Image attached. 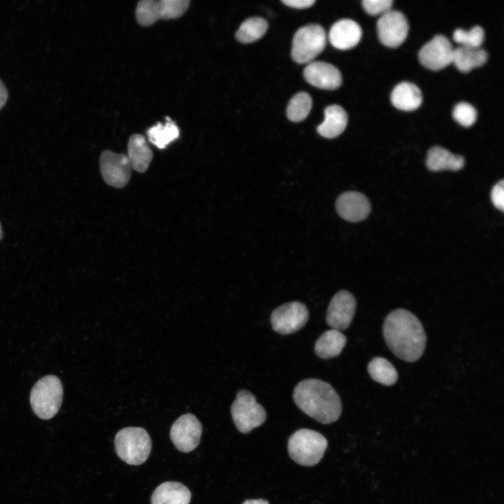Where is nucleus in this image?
Instances as JSON below:
<instances>
[{
  "label": "nucleus",
  "mask_w": 504,
  "mask_h": 504,
  "mask_svg": "<svg viewBox=\"0 0 504 504\" xmlns=\"http://www.w3.org/2000/svg\"><path fill=\"white\" fill-rule=\"evenodd\" d=\"M383 335L390 350L399 358L414 362L423 355L426 335L419 319L412 312L398 309L384 321Z\"/></svg>",
  "instance_id": "1"
},
{
  "label": "nucleus",
  "mask_w": 504,
  "mask_h": 504,
  "mask_svg": "<svg viewBox=\"0 0 504 504\" xmlns=\"http://www.w3.org/2000/svg\"><path fill=\"white\" fill-rule=\"evenodd\" d=\"M296 405L316 421L329 424L340 416L341 399L328 383L318 379H306L299 382L293 393Z\"/></svg>",
  "instance_id": "2"
},
{
  "label": "nucleus",
  "mask_w": 504,
  "mask_h": 504,
  "mask_svg": "<svg viewBox=\"0 0 504 504\" xmlns=\"http://www.w3.org/2000/svg\"><path fill=\"white\" fill-rule=\"evenodd\" d=\"M327 447L328 441L322 434L307 428L298 430L288 441L290 457L304 466H314L319 463Z\"/></svg>",
  "instance_id": "3"
},
{
  "label": "nucleus",
  "mask_w": 504,
  "mask_h": 504,
  "mask_svg": "<svg viewBox=\"0 0 504 504\" xmlns=\"http://www.w3.org/2000/svg\"><path fill=\"white\" fill-rule=\"evenodd\" d=\"M63 397V388L59 379L47 375L39 379L30 393V404L33 412L40 419L52 418L59 411Z\"/></svg>",
  "instance_id": "4"
},
{
  "label": "nucleus",
  "mask_w": 504,
  "mask_h": 504,
  "mask_svg": "<svg viewBox=\"0 0 504 504\" xmlns=\"http://www.w3.org/2000/svg\"><path fill=\"white\" fill-rule=\"evenodd\" d=\"M151 440L148 432L141 427H127L120 430L115 438L118 457L130 465H140L149 456Z\"/></svg>",
  "instance_id": "5"
},
{
  "label": "nucleus",
  "mask_w": 504,
  "mask_h": 504,
  "mask_svg": "<svg viewBox=\"0 0 504 504\" xmlns=\"http://www.w3.org/2000/svg\"><path fill=\"white\" fill-rule=\"evenodd\" d=\"M230 412L236 428L241 433L259 427L267 416L264 407L256 401L254 395L246 390L237 393Z\"/></svg>",
  "instance_id": "6"
},
{
  "label": "nucleus",
  "mask_w": 504,
  "mask_h": 504,
  "mask_svg": "<svg viewBox=\"0 0 504 504\" xmlns=\"http://www.w3.org/2000/svg\"><path fill=\"white\" fill-rule=\"evenodd\" d=\"M326 34L318 24L300 27L293 39L291 56L299 64L310 63L325 48Z\"/></svg>",
  "instance_id": "7"
},
{
  "label": "nucleus",
  "mask_w": 504,
  "mask_h": 504,
  "mask_svg": "<svg viewBox=\"0 0 504 504\" xmlns=\"http://www.w3.org/2000/svg\"><path fill=\"white\" fill-rule=\"evenodd\" d=\"M309 311L303 303L294 301L276 308L271 314L273 330L281 335L294 333L307 323Z\"/></svg>",
  "instance_id": "8"
},
{
  "label": "nucleus",
  "mask_w": 504,
  "mask_h": 504,
  "mask_svg": "<svg viewBox=\"0 0 504 504\" xmlns=\"http://www.w3.org/2000/svg\"><path fill=\"white\" fill-rule=\"evenodd\" d=\"M409 24L406 17L400 11L390 10L377 20V31L379 41L385 46L397 48L407 38Z\"/></svg>",
  "instance_id": "9"
},
{
  "label": "nucleus",
  "mask_w": 504,
  "mask_h": 504,
  "mask_svg": "<svg viewBox=\"0 0 504 504\" xmlns=\"http://www.w3.org/2000/svg\"><path fill=\"white\" fill-rule=\"evenodd\" d=\"M202 426L192 414L181 415L172 426L170 438L176 449L182 452H190L200 444Z\"/></svg>",
  "instance_id": "10"
},
{
  "label": "nucleus",
  "mask_w": 504,
  "mask_h": 504,
  "mask_svg": "<svg viewBox=\"0 0 504 504\" xmlns=\"http://www.w3.org/2000/svg\"><path fill=\"white\" fill-rule=\"evenodd\" d=\"M453 54L451 42L446 36L438 34L422 46L418 57L424 67L439 71L452 63Z\"/></svg>",
  "instance_id": "11"
},
{
  "label": "nucleus",
  "mask_w": 504,
  "mask_h": 504,
  "mask_svg": "<svg viewBox=\"0 0 504 504\" xmlns=\"http://www.w3.org/2000/svg\"><path fill=\"white\" fill-rule=\"evenodd\" d=\"M99 167L104 181L115 188H122L130 181L132 167L126 155L104 150L100 156Z\"/></svg>",
  "instance_id": "12"
},
{
  "label": "nucleus",
  "mask_w": 504,
  "mask_h": 504,
  "mask_svg": "<svg viewBox=\"0 0 504 504\" xmlns=\"http://www.w3.org/2000/svg\"><path fill=\"white\" fill-rule=\"evenodd\" d=\"M356 301L347 290L337 292L332 298L326 314V323L332 329L342 330L348 328L353 320Z\"/></svg>",
  "instance_id": "13"
},
{
  "label": "nucleus",
  "mask_w": 504,
  "mask_h": 504,
  "mask_svg": "<svg viewBox=\"0 0 504 504\" xmlns=\"http://www.w3.org/2000/svg\"><path fill=\"white\" fill-rule=\"evenodd\" d=\"M335 206L339 216L349 222L361 221L370 211L368 199L363 194L356 191H347L340 195Z\"/></svg>",
  "instance_id": "14"
},
{
  "label": "nucleus",
  "mask_w": 504,
  "mask_h": 504,
  "mask_svg": "<svg viewBox=\"0 0 504 504\" xmlns=\"http://www.w3.org/2000/svg\"><path fill=\"white\" fill-rule=\"evenodd\" d=\"M303 75L309 84L323 90L337 89L342 82L339 69L325 62H310L305 67Z\"/></svg>",
  "instance_id": "15"
},
{
  "label": "nucleus",
  "mask_w": 504,
  "mask_h": 504,
  "mask_svg": "<svg viewBox=\"0 0 504 504\" xmlns=\"http://www.w3.org/2000/svg\"><path fill=\"white\" fill-rule=\"evenodd\" d=\"M362 36L360 25L350 19H342L330 28L328 38L330 43L339 50H349L355 47Z\"/></svg>",
  "instance_id": "16"
},
{
  "label": "nucleus",
  "mask_w": 504,
  "mask_h": 504,
  "mask_svg": "<svg viewBox=\"0 0 504 504\" xmlns=\"http://www.w3.org/2000/svg\"><path fill=\"white\" fill-rule=\"evenodd\" d=\"M190 490L177 482H165L159 485L151 496V504H189Z\"/></svg>",
  "instance_id": "17"
},
{
  "label": "nucleus",
  "mask_w": 504,
  "mask_h": 504,
  "mask_svg": "<svg viewBox=\"0 0 504 504\" xmlns=\"http://www.w3.org/2000/svg\"><path fill=\"white\" fill-rule=\"evenodd\" d=\"M127 158L132 168L145 172L152 161L153 152L145 137L139 134L132 135L127 145Z\"/></svg>",
  "instance_id": "18"
},
{
  "label": "nucleus",
  "mask_w": 504,
  "mask_h": 504,
  "mask_svg": "<svg viewBox=\"0 0 504 504\" xmlns=\"http://www.w3.org/2000/svg\"><path fill=\"white\" fill-rule=\"evenodd\" d=\"M392 104L399 110L412 111L418 108L422 103L421 90L409 82L398 83L391 94Z\"/></svg>",
  "instance_id": "19"
},
{
  "label": "nucleus",
  "mask_w": 504,
  "mask_h": 504,
  "mask_svg": "<svg viewBox=\"0 0 504 504\" xmlns=\"http://www.w3.org/2000/svg\"><path fill=\"white\" fill-rule=\"evenodd\" d=\"M323 122L317 127L318 133L327 139H333L345 130L348 118L344 109L339 105L328 106L324 111Z\"/></svg>",
  "instance_id": "20"
},
{
  "label": "nucleus",
  "mask_w": 504,
  "mask_h": 504,
  "mask_svg": "<svg viewBox=\"0 0 504 504\" xmlns=\"http://www.w3.org/2000/svg\"><path fill=\"white\" fill-rule=\"evenodd\" d=\"M464 158L440 146L432 147L427 153L426 166L432 172L458 171L464 166Z\"/></svg>",
  "instance_id": "21"
},
{
  "label": "nucleus",
  "mask_w": 504,
  "mask_h": 504,
  "mask_svg": "<svg viewBox=\"0 0 504 504\" xmlns=\"http://www.w3.org/2000/svg\"><path fill=\"white\" fill-rule=\"evenodd\" d=\"M346 343L345 335L341 331L332 328L318 337L314 345V351L323 359L334 358L340 355Z\"/></svg>",
  "instance_id": "22"
},
{
  "label": "nucleus",
  "mask_w": 504,
  "mask_h": 504,
  "mask_svg": "<svg viewBox=\"0 0 504 504\" xmlns=\"http://www.w3.org/2000/svg\"><path fill=\"white\" fill-rule=\"evenodd\" d=\"M488 55L481 48L459 46L454 49L452 63L458 70L467 73L482 66L487 60Z\"/></svg>",
  "instance_id": "23"
},
{
  "label": "nucleus",
  "mask_w": 504,
  "mask_h": 504,
  "mask_svg": "<svg viewBox=\"0 0 504 504\" xmlns=\"http://www.w3.org/2000/svg\"><path fill=\"white\" fill-rule=\"evenodd\" d=\"M149 141L160 149H163L168 144L178 139L179 129L178 126L167 118L164 124L158 123L147 131Z\"/></svg>",
  "instance_id": "24"
},
{
  "label": "nucleus",
  "mask_w": 504,
  "mask_h": 504,
  "mask_svg": "<svg viewBox=\"0 0 504 504\" xmlns=\"http://www.w3.org/2000/svg\"><path fill=\"white\" fill-rule=\"evenodd\" d=\"M368 370L373 380L383 385L391 386L398 378L395 367L382 357H374L369 363Z\"/></svg>",
  "instance_id": "25"
},
{
  "label": "nucleus",
  "mask_w": 504,
  "mask_h": 504,
  "mask_svg": "<svg viewBox=\"0 0 504 504\" xmlns=\"http://www.w3.org/2000/svg\"><path fill=\"white\" fill-rule=\"evenodd\" d=\"M268 27L267 21L260 17L246 20L236 32L237 39L243 43H249L260 39Z\"/></svg>",
  "instance_id": "26"
},
{
  "label": "nucleus",
  "mask_w": 504,
  "mask_h": 504,
  "mask_svg": "<svg viewBox=\"0 0 504 504\" xmlns=\"http://www.w3.org/2000/svg\"><path fill=\"white\" fill-rule=\"evenodd\" d=\"M188 0H160L155 1V13L157 20L176 19L188 10Z\"/></svg>",
  "instance_id": "27"
},
{
  "label": "nucleus",
  "mask_w": 504,
  "mask_h": 504,
  "mask_svg": "<svg viewBox=\"0 0 504 504\" xmlns=\"http://www.w3.org/2000/svg\"><path fill=\"white\" fill-rule=\"evenodd\" d=\"M312 106L310 95L307 92H299L290 100L286 109L287 116L293 122H300L307 117Z\"/></svg>",
  "instance_id": "28"
},
{
  "label": "nucleus",
  "mask_w": 504,
  "mask_h": 504,
  "mask_svg": "<svg viewBox=\"0 0 504 504\" xmlns=\"http://www.w3.org/2000/svg\"><path fill=\"white\" fill-rule=\"evenodd\" d=\"M454 40L461 46L480 48L484 39V31L479 26H475L470 30L457 29L453 34Z\"/></svg>",
  "instance_id": "29"
},
{
  "label": "nucleus",
  "mask_w": 504,
  "mask_h": 504,
  "mask_svg": "<svg viewBox=\"0 0 504 504\" xmlns=\"http://www.w3.org/2000/svg\"><path fill=\"white\" fill-rule=\"evenodd\" d=\"M452 115L461 125L468 127L475 122L477 113L471 104L467 102H460L454 108Z\"/></svg>",
  "instance_id": "30"
},
{
  "label": "nucleus",
  "mask_w": 504,
  "mask_h": 504,
  "mask_svg": "<svg viewBox=\"0 0 504 504\" xmlns=\"http://www.w3.org/2000/svg\"><path fill=\"white\" fill-rule=\"evenodd\" d=\"M362 5L365 10L370 15H383L393 5L391 0H363Z\"/></svg>",
  "instance_id": "31"
},
{
  "label": "nucleus",
  "mask_w": 504,
  "mask_h": 504,
  "mask_svg": "<svg viewBox=\"0 0 504 504\" xmlns=\"http://www.w3.org/2000/svg\"><path fill=\"white\" fill-rule=\"evenodd\" d=\"M491 200L493 204L500 211L504 210V181L498 182L491 192Z\"/></svg>",
  "instance_id": "32"
},
{
  "label": "nucleus",
  "mask_w": 504,
  "mask_h": 504,
  "mask_svg": "<svg viewBox=\"0 0 504 504\" xmlns=\"http://www.w3.org/2000/svg\"><path fill=\"white\" fill-rule=\"evenodd\" d=\"M281 2L292 8H307L311 7L314 3V0H282Z\"/></svg>",
  "instance_id": "33"
},
{
  "label": "nucleus",
  "mask_w": 504,
  "mask_h": 504,
  "mask_svg": "<svg viewBox=\"0 0 504 504\" xmlns=\"http://www.w3.org/2000/svg\"><path fill=\"white\" fill-rule=\"evenodd\" d=\"M8 97L6 88L1 80H0V109L6 104Z\"/></svg>",
  "instance_id": "34"
},
{
  "label": "nucleus",
  "mask_w": 504,
  "mask_h": 504,
  "mask_svg": "<svg viewBox=\"0 0 504 504\" xmlns=\"http://www.w3.org/2000/svg\"><path fill=\"white\" fill-rule=\"evenodd\" d=\"M242 504H270V503L265 499H248L245 500Z\"/></svg>",
  "instance_id": "35"
},
{
  "label": "nucleus",
  "mask_w": 504,
  "mask_h": 504,
  "mask_svg": "<svg viewBox=\"0 0 504 504\" xmlns=\"http://www.w3.org/2000/svg\"><path fill=\"white\" fill-rule=\"evenodd\" d=\"M2 236H3V232H2V229H1V223H0V239L2 238Z\"/></svg>",
  "instance_id": "36"
}]
</instances>
